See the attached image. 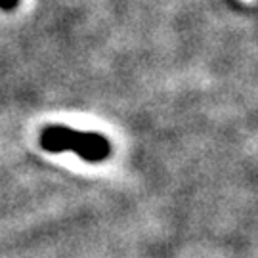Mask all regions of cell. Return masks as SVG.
<instances>
[{
    "instance_id": "obj_2",
    "label": "cell",
    "mask_w": 258,
    "mask_h": 258,
    "mask_svg": "<svg viewBox=\"0 0 258 258\" xmlns=\"http://www.w3.org/2000/svg\"><path fill=\"white\" fill-rule=\"evenodd\" d=\"M19 4V0H0V10H4V12H12V10H16Z\"/></svg>"
},
{
    "instance_id": "obj_1",
    "label": "cell",
    "mask_w": 258,
    "mask_h": 258,
    "mask_svg": "<svg viewBox=\"0 0 258 258\" xmlns=\"http://www.w3.org/2000/svg\"><path fill=\"white\" fill-rule=\"evenodd\" d=\"M38 142L48 153L73 151L86 163H102L111 155L109 140L100 132H83L54 124L40 132Z\"/></svg>"
}]
</instances>
